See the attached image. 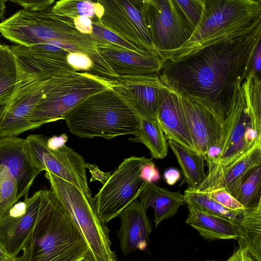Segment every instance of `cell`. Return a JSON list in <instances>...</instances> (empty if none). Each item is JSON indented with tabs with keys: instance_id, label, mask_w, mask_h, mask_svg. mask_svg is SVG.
Here are the masks:
<instances>
[{
	"instance_id": "obj_15",
	"label": "cell",
	"mask_w": 261,
	"mask_h": 261,
	"mask_svg": "<svg viewBox=\"0 0 261 261\" xmlns=\"http://www.w3.org/2000/svg\"><path fill=\"white\" fill-rule=\"evenodd\" d=\"M110 83L138 116L158 120L163 85L158 73L110 80Z\"/></svg>"
},
{
	"instance_id": "obj_42",
	"label": "cell",
	"mask_w": 261,
	"mask_h": 261,
	"mask_svg": "<svg viewBox=\"0 0 261 261\" xmlns=\"http://www.w3.org/2000/svg\"><path fill=\"white\" fill-rule=\"evenodd\" d=\"M261 69V41L258 42L256 46L252 58L251 69L257 76L260 77Z\"/></svg>"
},
{
	"instance_id": "obj_39",
	"label": "cell",
	"mask_w": 261,
	"mask_h": 261,
	"mask_svg": "<svg viewBox=\"0 0 261 261\" xmlns=\"http://www.w3.org/2000/svg\"><path fill=\"white\" fill-rule=\"evenodd\" d=\"M85 168L89 169L91 174V177L90 179L91 182L98 180L103 185L111 175V172H105L101 171L98 167L94 164L86 163Z\"/></svg>"
},
{
	"instance_id": "obj_12",
	"label": "cell",
	"mask_w": 261,
	"mask_h": 261,
	"mask_svg": "<svg viewBox=\"0 0 261 261\" xmlns=\"http://www.w3.org/2000/svg\"><path fill=\"white\" fill-rule=\"evenodd\" d=\"M259 18H261L260 0H204L200 20L190 39L182 46L222 29Z\"/></svg>"
},
{
	"instance_id": "obj_9",
	"label": "cell",
	"mask_w": 261,
	"mask_h": 261,
	"mask_svg": "<svg viewBox=\"0 0 261 261\" xmlns=\"http://www.w3.org/2000/svg\"><path fill=\"white\" fill-rule=\"evenodd\" d=\"M142 10L157 54L181 47L194 32L174 0H142Z\"/></svg>"
},
{
	"instance_id": "obj_49",
	"label": "cell",
	"mask_w": 261,
	"mask_h": 261,
	"mask_svg": "<svg viewBox=\"0 0 261 261\" xmlns=\"http://www.w3.org/2000/svg\"><path fill=\"white\" fill-rule=\"evenodd\" d=\"M206 261H216V260H206Z\"/></svg>"
},
{
	"instance_id": "obj_31",
	"label": "cell",
	"mask_w": 261,
	"mask_h": 261,
	"mask_svg": "<svg viewBox=\"0 0 261 261\" xmlns=\"http://www.w3.org/2000/svg\"><path fill=\"white\" fill-rule=\"evenodd\" d=\"M261 165L256 167L236 188L231 195L245 208L261 204Z\"/></svg>"
},
{
	"instance_id": "obj_40",
	"label": "cell",
	"mask_w": 261,
	"mask_h": 261,
	"mask_svg": "<svg viewBox=\"0 0 261 261\" xmlns=\"http://www.w3.org/2000/svg\"><path fill=\"white\" fill-rule=\"evenodd\" d=\"M76 29L81 33L91 35L92 33V20L87 16H80L73 19Z\"/></svg>"
},
{
	"instance_id": "obj_21",
	"label": "cell",
	"mask_w": 261,
	"mask_h": 261,
	"mask_svg": "<svg viewBox=\"0 0 261 261\" xmlns=\"http://www.w3.org/2000/svg\"><path fill=\"white\" fill-rule=\"evenodd\" d=\"M139 198L147 208H153L155 227L164 219L173 217L181 206L187 204L180 191L171 192L154 183H147Z\"/></svg>"
},
{
	"instance_id": "obj_3",
	"label": "cell",
	"mask_w": 261,
	"mask_h": 261,
	"mask_svg": "<svg viewBox=\"0 0 261 261\" xmlns=\"http://www.w3.org/2000/svg\"><path fill=\"white\" fill-rule=\"evenodd\" d=\"M140 118L111 88L86 98L70 110L64 120L70 133L77 137L110 140L134 135Z\"/></svg>"
},
{
	"instance_id": "obj_50",
	"label": "cell",
	"mask_w": 261,
	"mask_h": 261,
	"mask_svg": "<svg viewBox=\"0 0 261 261\" xmlns=\"http://www.w3.org/2000/svg\"></svg>"
},
{
	"instance_id": "obj_23",
	"label": "cell",
	"mask_w": 261,
	"mask_h": 261,
	"mask_svg": "<svg viewBox=\"0 0 261 261\" xmlns=\"http://www.w3.org/2000/svg\"><path fill=\"white\" fill-rule=\"evenodd\" d=\"M179 97L194 146L205 161L208 146V110L189 97Z\"/></svg>"
},
{
	"instance_id": "obj_48",
	"label": "cell",
	"mask_w": 261,
	"mask_h": 261,
	"mask_svg": "<svg viewBox=\"0 0 261 261\" xmlns=\"http://www.w3.org/2000/svg\"><path fill=\"white\" fill-rule=\"evenodd\" d=\"M17 261H28V250L25 247L22 250V254L17 256Z\"/></svg>"
},
{
	"instance_id": "obj_34",
	"label": "cell",
	"mask_w": 261,
	"mask_h": 261,
	"mask_svg": "<svg viewBox=\"0 0 261 261\" xmlns=\"http://www.w3.org/2000/svg\"><path fill=\"white\" fill-rule=\"evenodd\" d=\"M188 22L195 29L203 10L204 0H174Z\"/></svg>"
},
{
	"instance_id": "obj_25",
	"label": "cell",
	"mask_w": 261,
	"mask_h": 261,
	"mask_svg": "<svg viewBox=\"0 0 261 261\" xmlns=\"http://www.w3.org/2000/svg\"><path fill=\"white\" fill-rule=\"evenodd\" d=\"M167 143L180 167L184 182L187 183L189 188L196 189L206 177L204 157L173 140H168Z\"/></svg>"
},
{
	"instance_id": "obj_28",
	"label": "cell",
	"mask_w": 261,
	"mask_h": 261,
	"mask_svg": "<svg viewBox=\"0 0 261 261\" xmlns=\"http://www.w3.org/2000/svg\"><path fill=\"white\" fill-rule=\"evenodd\" d=\"M261 81L250 71L242 85L246 107L251 127L261 137Z\"/></svg>"
},
{
	"instance_id": "obj_24",
	"label": "cell",
	"mask_w": 261,
	"mask_h": 261,
	"mask_svg": "<svg viewBox=\"0 0 261 261\" xmlns=\"http://www.w3.org/2000/svg\"><path fill=\"white\" fill-rule=\"evenodd\" d=\"M237 232L239 247L247 250L250 261H261V204L249 209Z\"/></svg>"
},
{
	"instance_id": "obj_16",
	"label": "cell",
	"mask_w": 261,
	"mask_h": 261,
	"mask_svg": "<svg viewBox=\"0 0 261 261\" xmlns=\"http://www.w3.org/2000/svg\"><path fill=\"white\" fill-rule=\"evenodd\" d=\"M6 167L17 185V198L28 197L35 179L41 172L28 150L25 139L16 136L0 138V167Z\"/></svg>"
},
{
	"instance_id": "obj_45",
	"label": "cell",
	"mask_w": 261,
	"mask_h": 261,
	"mask_svg": "<svg viewBox=\"0 0 261 261\" xmlns=\"http://www.w3.org/2000/svg\"><path fill=\"white\" fill-rule=\"evenodd\" d=\"M0 261H17V257L11 255L1 243Z\"/></svg>"
},
{
	"instance_id": "obj_5",
	"label": "cell",
	"mask_w": 261,
	"mask_h": 261,
	"mask_svg": "<svg viewBox=\"0 0 261 261\" xmlns=\"http://www.w3.org/2000/svg\"><path fill=\"white\" fill-rule=\"evenodd\" d=\"M111 88L110 80L89 72L62 70L46 83L41 99L31 118L32 129L64 118L89 96Z\"/></svg>"
},
{
	"instance_id": "obj_43",
	"label": "cell",
	"mask_w": 261,
	"mask_h": 261,
	"mask_svg": "<svg viewBox=\"0 0 261 261\" xmlns=\"http://www.w3.org/2000/svg\"><path fill=\"white\" fill-rule=\"evenodd\" d=\"M181 177L179 170L174 168H169L164 173V178L166 183L170 185H175L180 179Z\"/></svg>"
},
{
	"instance_id": "obj_37",
	"label": "cell",
	"mask_w": 261,
	"mask_h": 261,
	"mask_svg": "<svg viewBox=\"0 0 261 261\" xmlns=\"http://www.w3.org/2000/svg\"><path fill=\"white\" fill-rule=\"evenodd\" d=\"M140 177L147 183H154L160 179L159 169L152 160L145 164L141 171Z\"/></svg>"
},
{
	"instance_id": "obj_33",
	"label": "cell",
	"mask_w": 261,
	"mask_h": 261,
	"mask_svg": "<svg viewBox=\"0 0 261 261\" xmlns=\"http://www.w3.org/2000/svg\"><path fill=\"white\" fill-rule=\"evenodd\" d=\"M91 37L97 43H109L124 49L140 54H148L154 51L140 49L120 37L113 32L101 26L98 22H92ZM155 52V51H154Z\"/></svg>"
},
{
	"instance_id": "obj_17",
	"label": "cell",
	"mask_w": 261,
	"mask_h": 261,
	"mask_svg": "<svg viewBox=\"0 0 261 261\" xmlns=\"http://www.w3.org/2000/svg\"><path fill=\"white\" fill-rule=\"evenodd\" d=\"M147 210L144 204L137 199L118 216L121 224L118 236L123 255H127L137 250L144 251L147 248L152 229Z\"/></svg>"
},
{
	"instance_id": "obj_27",
	"label": "cell",
	"mask_w": 261,
	"mask_h": 261,
	"mask_svg": "<svg viewBox=\"0 0 261 261\" xmlns=\"http://www.w3.org/2000/svg\"><path fill=\"white\" fill-rule=\"evenodd\" d=\"M134 136L129 140L144 144L149 150L152 159H162L166 156L168 143L157 120L140 117L138 128Z\"/></svg>"
},
{
	"instance_id": "obj_13",
	"label": "cell",
	"mask_w": 261,
	"mask_h": 261,
	"mask_svg": "<svg viewBox=\"0 0 261 261\" xmlns=\"http://www.w3.org/2000/svg\"><path fill=\"white\" fill-rule=\"evenodd\" d=\"M98 2L104 9L98 22L101 26L140 49L154 51L142 13V0Z\"/></svg>"
},
{
	"instance_id": "obj_20",
	"label": "cell",
	"mask_w": 261,
	"mask_h": 261,
	"mask_svg": "<svg viewBox=\"0 0 261 261\" xmlns=\"http://www.w3.org/2000/svg\"><path fill=\"white\" fill-rule=\"evenodd\" d=\"M261 165V140L245 154L211 180L202 182L197 188L200 191L222 188L232 194L236 188L256 167Z\"/></svg>"
},
{
	"instance_id": "obj_4",
	"label": "cell",
	"mask_w": 261,
	"mask_h": 261,
	"mask_svg": "<svg viewBox=\"0 0 261 261\" xmlns=\"http://www.w3.org/2000/svg\"><path fill=\"white\" fill-rule=\"evenodd\" d=\"M52 7L19 10L0 22V33L10 41L25 46L66 41L85 48L90 55L96 43L91 36L80 33L73 19L56 14Z\"/></svg>"
},
{
	"instance_id": "obj_47",
	"label": "cell",
	"mask_w": 261,
	"mask_h": 261,
	"mask_svg": "<svg viewBox=\"0 0 261 261\" xmlns=\"http://www.w3.org/2000/svg\"><path fill=\"white\" fill-rule=\"evenodd\" d=\"M7 1L6 0H0V19L2 18L5 14Z\"/></svg>"
},
{
	"instance_id": "obj_38",
	"label": "cell",
	"mask_w": 261,
	"mask_h": 261,
	"mask_svg": "<svg viewBox=\"0 0 261 261\" xmlns=\"http://www.w3.org/2000/svg\"><path fill=\"white\" fill-rule=\"evenodd\" d=\"M10 2L20 5L23 9L34 11L50 7L55 3L54 0H11Z\"/></svg>"
},
{
	"instance_id": "obj_30",
	"label": "cell",
	"mask_w": 261,
	"mask_h": 261,
	"mask_svg": "<svg viewBox=\"0 0 261 261\" xmlns=\"http://www.w3.org/2000/svg\"><path fill=\"white\" fill-rule=\"evenodd\" d=\"M17 78L15 57L11 47L0 44V101L9 100Z\"/></svg>"
},
{
	"instance_id": "obj_41",
	"label": "cell",
	"mask_w": 261,
	"mask_h": 261,
	"mask_svg": "<svg viewBox=\"0 0 261 261\" xmlns=\"http://www.w3.org/2000/svg\"><path fill=\"white\" fill-rule=\"evenodd\" d=\"M68 139V136L65 133L60 136H53L47 138L46 145L48 149L55 150H57L64 145Z\"/></svg>"
},
{
	"instance_id": "obj_19",
	"label": "cell",
	"mask_w": 261,
	"mask_h": 261,
	"mask_svg": "<svg viewBox=\"0 0 261 261\" xmlns=\"http://www.w3.org/2000/svg\"><path fill=\"white\" fill-rule=\"evenodd\" d=\"M11 49L14 54L32 59L51 75L62 70H74L67 63L68 53L80 51L89 54L85 48L62 40H53L31 46L15 45Z\"/></svg>"
},
{
	"instance_id": "obj_26",
	"label": "cell",
	"mask_w": 261,
	"mask_h": 261,
	"mask_svg": "<svg viewBox=\"0 0 261 261\" xmlns=\"http://www.w3.org/2000/svg\"><path fill=\"white\" fill-rule=\"evenodd\" d=\"M187 203H190L198 210L224 219L232 223L237 229L249 209L231 210L218 203L204 192L196 189L188 188L184 194Z\"/></svg>"
},
{
	"instance_id": "obj_44",
	"label": "cell",
	"mask_w": 261,
	"mask_h": 261,
	"mask_svg": "<svg viewBox=\"0 0 261 261\" xmlns=\"http://www.w3.org/2000/svg\"><path fill=\"white\" fill-rule=\"evenodd\" d=\"M226 261H250V259L247 250L239 247Z\"/></svg>"
},
{
	"instance_id": "obj_1",
	"label": "cell",
	"mask_w": 261,
	"mask_h": 261,
	"mask_svg": "<svg viewBox=\"0 0 261 261\" xmlns=\"http://www.w3.org/2000/svg\"><path fill=\"white\" fill-rule=\"evenodd\" d=\"M261 41V18L245 21L189 45L158 54L162 82L214 113L229 108L237 87L251 69Z\"/></svg>"
},
{
	"instance_id": "obj_18",
	"label": "cell",
	"mask_w": 261,
	"mask_h": 261,
	"mask_svg": "<svg viewBox=\"0 0 261 261\" xmlns=\"http://www.w3.org/2000/svg\"><path fill=\"white\" fill-rule=\"evenodd\" d=\"M158 121L167 140H173L197 152L189 129L179 96L163 83L160 89Z\"/></svg>"
},
{
	"instance_id": "obj_36",
	"label": "cell",
	"mask_w": 261,
	"mask_h": 261,
	"mask_svg": "<svg viewBox=\"0 0 261 261\" xmlns=\"http://www.w3.org/2000/svg\"><path fill=\"white\" fill-rule=\"evenodd\" d=\"M68 65L76 71L90 72L93 63L89 56L83 52H70L66 57Z\"/></svg>"
},
{
	"instance_id": "obj_11",
	"label": "cell",
	"mask_w": 261,
	"mask_h": 261,
	"mask_svg": "<svg viewBox=\"0 0 261 261\" xmlns=\"http://www.w3.org/2000/svg\"><path fill=\"white\" fill-rule=\"evenodd\" d=\"M47 138L42 135H30L25 139L28 150L36 167L41 172H49L75 186L86 195L92 196L84 158L66 145L55 150L48 149Z\"/></svg>"
},
{
	"instance_id": "obj_8",
	"label": "cell",
	"mask_w": 261,
	"mask_h": 261,
	"mask_svg": "<svg viewBox=\"0 0 261 261\" xmlns=\"http://www.w3.org/2000/svg\"><path fill=\"white\" fill-rule=\"evenodd\" d=\"M144 156L125 158L111 174L94 198L97 214L105 223L118 217L129 204L138 199L147 182L140 176L146 163Z\"/></svg>"
},
{
	"instance_id": "obj_14",
	"label": "cell",
	"mask_w": 261,
	"mask_h": 261,
	"mask_svg": "<svg viewBox=\"0 0 261 261\" xmlns=\"http://www.w3.org/2000/svg\"><path fill=\"white\" fill-rule=\"evenodd\" d=\"M41 190L17 202L0 217V243L12 256L22 251L36 223Z\"/></svg>"
},
{
	"instance_id": "obj_29",
	"label": "cell",
	"mask_w": 261,
	"mask_h": 261,
	"mask_svg": "<svg viewBox=\"0 0 261 261\" xmlns=\"http://www.w3.org/2000/svg\"><path fill=\"white\" fill-rule=\"evenodd\" d=\"M56 14L73 20L80 16H87L92 22H99L104 9L97 1L61 0L55 2L52 7Z\"/></svg>"
},
{
	"instance_id": "obj_35",
	"label": "cell",
	"mask_w": 261,
	"mask_h": 261,
	"mask_svg": "<svg viewBox=\"0 0 261 261\" xmlns=\"http://www.w3.org/2000/svg\"><path fill=\"white\" fill-rule=\"evenodd\" d=\"M209 197L225 207L231 210H240L245 207L226 190L222 188L202 191Z\"/></svg>"
},
{
	"instance_id": "obj_22",
	"label": "cell",
	"mask_w": 261,
	"mask_h": 261,
	"mask_svg": "<svg viewBox=\"0 0 261 261\" xmlns=\"http://www.w3.org/2000/svg\"><path fill=\"white\" fill-rule=\"evenodd\" d=\"M189 215L186 223L197 230L203 238L215 240H237V229L231 222L202 212L187 203Z\"/></svg>"
},
{
	"instance_id": "obj_46",
	"label": "cell",
	"mask_w": 261,
	"mask_h": 261,
	"mask_svg": "<svg viewBox=\"0 0 261 261\" xmlns=\"http://www.w3.org/2000/svg\"><path fill=\"white\" fill-rule=\"evenodd\" d=\"M9 100L0 101V120L2 119L7 108Z\"/></svg>"
},
{
	"instance_id": "obj_2",
	"label": "cell",
	"mask_w": 261,
	"mask_h": 261,
	"mask_svg": "<svg viewBox=\"0 0 261 261\" xmlns=\"http://www.w3.org/2000/svg\"><path fill=\"white\" fill-rule=\"evenodd\" d=\"M28 261H85L88 246L67 207L41 190L37 220L25 243Z\"/></svg>"
},
{
	"instance_id": "obj_7",
	"label": "cell",
	"mask_w": 261,
	"mask_h": 261,
	"mask_svg": "<svg viewBox=\"0 0 261 261\" xmlns=\"http://www.w3.org/2000/svg\"><path fill=\"white\" fill-rule=\"evenodd\" d=\"M17 78L15 88L0 120V138L16 136L32 129L31 118L51 76L32 60L15 55Z\"/></svg>"
},
{
	"instance_id": "obj_32",
	"label": "cell",
	"mask_w": 261,
	"mask_h": 261,
	"mask_svg": "<svg viewBox=\"0 0 261 261\" xmlns=\"http://www.w3.org/2000/svg\"><path fill=\"white\" fill-rule=\"evenodd\" d=\"M18 200L16 180L6 167H1L0 217Z\"/></svg>"
},
{
	"instance_id": "obj_6",
	"label": "cell",
	"mask_w": 261,
	"mask_h": 261,
	"mask_svg": "<svg viewBox=\"0 0 261 261\" xmlns=\"http://www.w3.org/2000/svg\"><path fill=\"white\" fill-rule=\"evenodd\" d=\"M51 190L70 213L88 246L85 261H116L110 230L98 217L94 198L75 186L46 171Z\"/></svg>"
},
{
	"instance_id": "obj_10",
	"label": "cell",
	"mask_w": 261,
	"mask_h": 261,
	"mask_svg": "<svg viewBox=\"0 0 261 261\" xmlns=\"http://www.w3.org/2000/svg\"><path fill=\"white\" fill-rule=\"evenodd\" d=\"M93 66L89 72L108 80L158 73L161 67L155 52L140 54L109 43H97L89 55Z\"/></svg>"
}]
</instances>
